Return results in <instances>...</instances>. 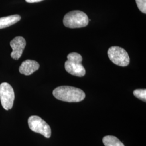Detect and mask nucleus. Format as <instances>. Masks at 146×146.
<instances>
[{
	"label": "nucleus",
	"mask_w": 146,
	"mask_h": 146,
	"mask_svg": "<svg viewBox=\"0 0 146 146\" xmlns=\"http://www.w3.org/2000/svg\"><path fill=\"white\" fill-rule=\"evenodd\" d=\"M52 94L56 99L68 102H80L86 96L82 90L67 86L57 87L53 90Z\"/></svg>",
	"instance_id": "nucleus-1"
},
{
	"label": "nucleus",
	"mask_w": 146,
	"mask_h": 146,
	"mask_svg": "<svg viewBox=\"0 0 146 146\" xmlns=\"http://www.w3.org/2000/svg\"><path fill=\"white\" fill-rule=\"evenodd\" d=\"M64 67L66 70L71 75L82 77L86 74V70L82 64V57L77 52H71L67 56Z\"/></svg>",
	"instance_id": "nucleus-2"
},
{
	"label": "nucleus",
	"mask_w": 146,
	"mask_h": 146,
	"mask_svg": "<svg viewBox=\"0 0 146 146\" xmlns=\"http://www.w3.org/2000/svg\"><path fill=\"white\" fill-rule=\"evenodd\" d=\"M63 24L69 28H78L87 26L89 23L87 15L83 11H73L66 14L63 18Z\"/></svg>",
	"instance_id": "nucleus-3"
},
{
	"label": "nucleus",
	"mask_w": 146,
	"mask_h": 146,
	"mask_svg": "<svg viewBox=\"0 0 146 146\" xmlns=\"http://www.w3.org/2000/svg\"><path fill=\"white\" fill-rule=\"evenodd\" d=\"M108 56L112 62L119 66H127L130 62V58L128 53L124 49L120 47H110L108 50Z\"/></svg>",
	"instance_id": "nucleus-4"
},
{
	"label": "nucleus",
	"mask_w": 146,
	"mask_h": 146,
	"mask_svg": "<svg viewBox=\"0 0 146 146\" xmlns=\"http://www.w3.org/2000/svg\"><path fill=\"white\" fill-rule=\"evenodd\" d=\"M28 125L31 131L42 134L46 138L51 136L52 131L50 126L46 121L37 116H31L28 121Z\"/></svg>",
	"instance_id": "nucleus-5"
},
{
	"label": "nucleus",
	"mask_w": 146,
	"mask_h": 146,
	"mask_svg": "<svg viewBox=\"0 0 146 146\" xmlns=\"http://www.w3.org/2000/svg\"><path fill=\"white\" fill-rule=\"evenodd\" d=\"M15 94L13 87L7 82L0 84V100L3 108L8 110L13 107Z\"/></svg>",
	"instance_id": "nucleus-6"
},
{
	"label": "nucleus",
	"mask_w": 146,
	"mask_h": 146,
	"mask_svg": "<svg viewBox=\"0 0 146 146\" xmlns=\"http://www.w3.org/2000/svg\"><path fill=\"white\" fill-rule=\"evenodd\" d=\"M10 46L13 50L11 53V57L14 60H17L22 56L25 48L26 46V41L23 37H16L11 40Z\"/></svg>",
	"instance_id": "nucleus-7"
},
{
	"label": "nucleus",
	"mask_w": 146,
	"mask_h": 146,
	"mask_svg": "<svg viewBox=\"0 0 146 146\" xmlns=\"http://www.w3.org/2000/svg\"><path fill=\"white\" fill-rule=\"evenodd\" d=\"M40 68L39 63L34 60H27L23 61L19 68L20 73L25 75H30Z\"/></svg>",
	"instance_id": "nucleus-8"
},
{
	"label": "nucleus",
	"mask_w": 146,
	"mask_h": 146,
	"mask_svg": "<svg viewBox=\"0 0 146 146\" xmlns=\"http://www.w3.org/2000/svg\"><path fill=\"white\" fill-rule=\"evenodd\" d=\"M21 19V16L17 14L0 17V29L12 26L20 21Z\"/></svg>",
	"instance_id": "nucleus-9"
},
{
	"label": "nucleus",
	"mask_w": 146,
	"mask_h": 146,
	"mask_svg": "<svg viewBox=\"0 0 146 146\" xmlns=\"http://www.w3.org/2000/svg\"><path fill=\"white\" fill-rule=\"evenodd\" d=\"M102 141L105 146H125L119 139L114 136H106Z\"/></svg>",
	"instance_id": "nucleus-10"
},
{
	"label": "nucleus",
	"mask_w": 146,
	"mask_h": 146,
	"mask_svg": "<svg viewBox=\"0 0 146 146\" xmlns=\"http://www.w3.org/2000/svg\"><path fill=\"white\" fill-rule=\"evenodd\" d=\"M134 95L145 102L146 101V90L145 89H136L133 92Z\"/></svg>",
	"instance_id": "nucleus-11"
},
{
	"label": "nucleus",
	"mask_w": 146,
	"mask_h": 146,
	"mask_svg": "<svg viewBox=\"0 0 146 146\" xmlns=\"http://www.w3.org/2000/svg\"><path fill=\"white\" fill-rule=\"evenodd\" d=\"M139 9L142 13H146V0H135Z\"/></svg>",
	"instance_id": "nucleus-12"
},
{
	"label": "nucleus",
	"mask_w": 146,
	"mask_h": 146,
	"mask_svg": "<svg viewBox=\"0 0 146 146\" xmlns=\"http://www.w3.org/2000/svg\"><path fill=\"white\" fill-rule=\"evenodd\" d=\"M43 0H26V1L28 3H36V2H41Z\"/></svg>",
	"instance_id": "nucleus-13"
}]
</instances>
